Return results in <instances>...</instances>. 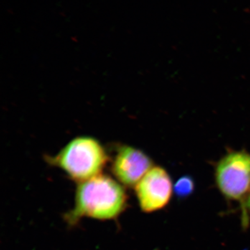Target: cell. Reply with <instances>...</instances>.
<instances>
[{"label":"cell","instance_id":"1","mask_svg":"<svg viewBox=\"0 0 250 250\" xmlns=\"http://www.w3.org/2000/svg\"><path fill=\"white\" fill-rule=\"evenodd\" d=\"M73 209L67 213V223L74 225L81 218H116L124 210L127 197L124 188L104 174L79 183Z\"/></svg>","mask_w":250,"mask_h":250},{"label":"cell","instance_id":"2","mask_svg":"<svg viewBox=\"0 0 250 250\" xmlns=\"http://www.w3.org/2000/svg\"><path fill=\"white\" fill-rule=\"evenodd\" d=\"M108 160L101 143L90 136L72 139L57 155L47 159L79 183L101 174Z\"/></svg>","mask_w":250,"mask_h":250},{"label":"cell","instance_id":"3","mask_svg":"<svg viewBox=\"0 0 250 250\" xmlns=\"http://www.w3.org/2000/svg\"><path fill=\"white\" fill-rule=\"evenodd\" d=\"M215 181L227 200L239 204L242 225L248 228L250 218L246 206L250 196V153L246 150L229 151L215 166Z\"/></svg>","mask_w":250,"mask_h":250},{"label":"cell","instance_id":"4","mask_svg":"<svg viewBox=\"0 0 250 250\" xmlns=\"http://www.w3.org/2000/svg\"><path fill=\"white\" fill-rule=\"evenodd\" d=\"M174 188L168 172L159 166L153 167L135 187L141 210L152 213L168 205Z\"/></svg>","mask_w":250,"mask_h":250},{"label":"cell","instance_id":"5","mask_svg":"<svg viewBox=\"0 0 250 250\" xmlns=\"http://www.w3.org/2000/svg\"><path fill=\"white\" fill-rule=\"evenodd\" d=\"M153 167L152 159L143 151L131 146L118 149L112 164V172L116 178L126 187H135Z\"/></svg>","mask_w":250,"mask_h":250},{"label":"cell","instance_id":"6","mask_svg":"<svg viewBox=\"0 0 250 250\" xmlns=\"http://www.w3.org/2000/svg\"><path fill=\"white\" fill-rule=\"evenodd\" d=\"M195 190V183L193 179L190 177H181L176 182L174 190L179 198H185L191 195Z\"/></svg>","mask_w":250,"mask_h":250},{"label":"cell","instance_id":"7","mask_svg":"<svg viewBox=\"0 0 250 250\" xmlns=\"http://www.w3.org/2000/svg\"><path fill=\"white\" fill-rule=\"evenodd\" d=\"M246 209L247 210H250V196L249 197V198L248 199V200H247L246 202Z\"/></svg>","mask_w":250,"mask_h":250}]
</instances>
